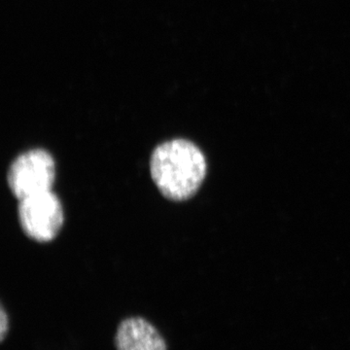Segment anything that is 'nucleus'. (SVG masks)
<instances>
[{"label":"nucleus","instance_id":"obj_1","mask_svg":"<svg viewBox=\"0 0 350 350\" xmlns=\"http://www.w3.org/2000/svg\"><path fill=\"white\" fill-rule=\"evenodd\" d=\"M150 174L163 197L183 202L192 198L202 186L206 174V157L189 140H169L154 149Z\"/></svg>","mask_w":350,"mask_h":350},{"label":"nucleus","instance_id":"obj_2","mask_svg":"<svg viewBox=\"0 0 350 350\" xmlns=\"http://www.w3.org/2000/svg\"><path fill=\"white\" fill-rule=\"evenodd\" d=\"M56 163L49 152L31 149L18 156L7 174L9 188L18 200L52 190Z\"/></svg>","mask_w":350,"mask_h":350},{"label":"nucleus","instance_id":"obj_3","mask_svg":"<svg viewBox=\"0 0 350 350\" xmlns=\"http://www.w3.org/2000/svg\"><path fill=\"white\" fill-rule=\"evenodd\" d=\"M18 217L23 232L38 243L53 241L63 227L61 200L52 190L19 200Z\"/></svg>","mask_w":350,"mask_h":350},{"label":"nucleus","instance_id":"obj_4","mask_svg":"<svg viewBox=\"0 0 350 350\" xmlns=\"http://www.w3.org/2000/svg\"><path fill=\"white\" fill-rule=\"evenodd\" d=\"M114 344L117 350H167L162 334L140 317H128L120 322Z\"/></svg>","mask_w":350,"mask_h":350},{"label":"nucleus","instance_id":"obj_5","mask_svg":"<svg viewBox=\"0 0 350 350\" xmlns=\"http://www.w3.org/2000/svg\"><path fill=\"white\" fill-rule=\"evenodd\" d=\"M9 330V317L3 306L0 312V342H3Z\"/></svg>","mask_w":350,"mask_h":350}]
</instances>
